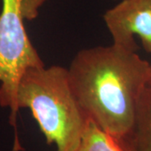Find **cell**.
Instances as JSON below:
<instances>
[{"mask_svg":"<svg viewBox=\"0 0 151 151\" xmlns=\"http://www.w3.org/2000/svg\"><path fill=\"white\" fill-rule=\"evenodd\" d=\"M47 0H2L0 13V106L10 110L9 124L19 139L17 116L19 109L17 93L24 73L41 67L44 61L34 47L24 27L40 14Z\"/></svg>","mask_w":151,"mask_h":151,"instance_id":"cell-3","label":"cell"},{"mask_svg":"<svg viewBox=\"0 0 151 151\" xmlns=\"http://www.w3.org/2000/svg\"><path fill=\"white\" fill-rule=\"evenodd\" d=\"M75 151H134L132 136L119 138L88 119L80 143Z\"/></svg>","mask_w":151,"mask_h":151,"instance_id":"cell-5","label":"cell"},{"mask_svg":"<svg viewBox=\"0 0 151 151\" xmlns=\"http://www.w3.org/2000/svg\"><path fill=\"white\" fill-rule=\"evenodd\" d=\"M132 139L134 151H151V85L139 101Z\"/></svg>","mask_w":151,"mask_h":151,"instance_id":"cell-6","label":"cell"},{"mask_svg":"<svg viewBox=\"0 0 151 151\" xmlns=\"http://www.w3.org/2000/svg\"><path fill=\"white\" fill-rule=\"evenodd\" d=\"M114 1H115V0H114Z\"/></svg>","mask_w":151,"mask_h":151,"instance_id":"cell-8","label":"cell"},{"mask_svg":"<svg viewBox=\"0 0 151 151\" xmlns=\"http://www.w3.org/2000/svg\"><path fill=\"white\" fill-rule=\"evenodd\" d=\"M19 109L28 108L47 145L56 151H75L88 117L76 97L67 68L61 65L29 68L17 93Z\"/></svg>","mask_w":151,"mask_h":151,"instance_id":"cell-2","label":"cell"},{"mask_svg":"<svg viewBox=\"0 0 151 151\" xmlns=\"http://www.w3.org/2000/svg\"><path fill=\"white\" fill-rule=\"evenodd\" d=\"M67 70L88 119L113 136H132L141 97L150 85V63L112 44L79 50Z\"/></svg>","mask_w":151,"mask_h":151,"instance_id":"cell-1","label":"cell"},{"mask_svg":"<svg viewBox=\"0 0 151 151\" xmlns=\"http://www.w3.org/2000/svg\"><path fill=\"white\" fill-rule=\"evenodd\" d=\"M113 45L137 51L135 36L151 54V0H122L103 14Z\"/></svg>","mask_w":151,"mask_h":151,"instance_id":"cell-4","label":"cell"},{"mask_svg":"<svg viewBox=\"0 0 151 151\" xmlns=\"http://www.w3.org/2000/svg\"><path fill=\"white\" fill-rule=\"evenodd\" d=\"M150 85H151V82H150Z\"/></svg>","mask_w":151,"mask_h":151,"instance_id":"cell-7","label":"cell"}]
</instances>
